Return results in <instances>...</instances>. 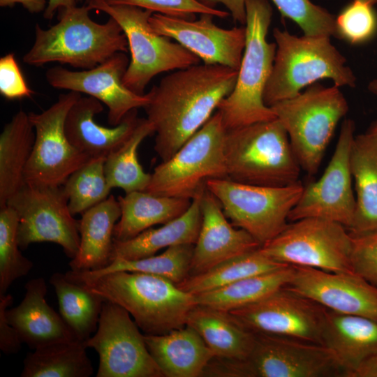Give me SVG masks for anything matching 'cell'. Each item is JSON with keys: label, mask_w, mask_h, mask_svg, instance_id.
Here are the masks:
<instances>
[{"label": "cell", "mask_w": 377, "mask_h": 377, "mask_svg": "<svg viewBox=\"0 0 377 377\" xmlns=\"http://www.w3.org/2000/svg\"><path fill=\"white\" fill-rule=\"evenodd\" d=\"M238 70L198 64L163 77L148 92L144 108L156 133L154 150L171 158L212 116L233 90Z\"/></svg>", "instance_id": "1"}, {"label": "cell", "mask_w": 377, "mask_h": 377, "mask_svg": "<svg viewBox=\"0 0 377 377\" xmlns=\"http://www.w3.org/2000/svg\"><path fill=\"white\" fill-rule=\"evenodd\" d=\"M66 277L125 309L145 334L160 335L186 326L195 295L161 276L115 272L90 276L69 270Z\"/></svg>", "instance_id": "2"}, {"label": "cell", "mask_w": 377, "mask_h": 377, "mask_svg": "<svg viewBox=\"0 0 377 377\" xmlns=\"http://www.w3.org/2000/svg\"><path fill=\"white\" fill-rule=\"evenodd\" d=\"M84 5L62 10L60 20L47 29L35 25V39L23 61L34 66L59 62L84 70L92 68L117 52H127L121 27L110 17L104 24L93 21Z\"/></svg>", "instance_id": "3"}, {"label": "cell", "mask_w": 377, "mask_h": 377, "mask_svg": "<svg viewBox=\"0 0 377 377\" xmlns=\"http://www.w3.org/2000/svg\"><path fill=\"white\" fill-rule=\"evenodd\" d=\"M246 43L235 87L218 106L226 131L276 119L263 100L275 57L267 35L272 8L267 0H245Z\"/></svg>", "instance_id": "4"}, {"label": "cell", "mask_w": 377, "mask_h": 377, "mask_svg": "<svg viewBox=\"0 0 377 377\" xmlns=\"http://www.w3.org/2000/svg\"><path fill=\"white\" fill-rule=\"evenodd\" d=\"M273 36L276 50L263 93L267 106L293 98L322 79H330L339 87L355 86L353 71L330 36L300 37L278 28L274 29Z\"/></svg>", "instance_id": "5"}, {"label": "cell", "mask_w": 377, "mask_h": 377, "mask_svg": "<svg viewBox=\"0 0 377 377\" xmlns=\"http://www.w3.org/2000/svg\"><path fill=\"white\" fill-rule=\"evenodd\" d=\"M224 154L232 181L266 186L299 182L301 168L277 119L226 131Z\"/></svg>", "instance_id": "6"}, {"label": "cell", "mask_w": 377, "mask_h": 377, "mask_svg": "<svg viewBox=\"0 0 377 377\" xmlns=\"http://www.w3.org/2000/svg\"><path fill=\"white\" fill-rule=\"evenodd\" d=\"M249 355L242 359L214 357L205 377H346L326 346L280 336L255 333Z\"/></svg>", "instance_id": "7"}, {"label": "cell", "mask_w": 377, "mask_h": 377, "mask_svg": "<svg viewBox=\"0 0 377 377\" xmlns=\"http://www.w3.org/2000/svg\"><path fill=\"white\" fill-rule=\"evenodd\" d=\"M270 108L286 130L300 168L316 174L339 121L348 110L339 87L314 83Z\"/></svg>", "instance_id": "8"}, {"label": "cell", "mask_w": 377, "mask_h": 377, "mask_svg": "<svg viewBox=\"0 0 377 377\" xmlns=\"http://www.w3.org/2000/svg\"><path fill=\"white\" fill-rule=\"evenodd\" d=\"M226 129L216 110L168 160L154 170L144 191L154 195L193 200L211 179H228L224 142Z\"/></svg>", "instance_id": "9"}, {"label": "cell", "mask_w": 377, "mask_h": 377, "mask_svg": "<svg viewBox=\"0 0 377 377\" xmlns=\"http://www.w3.org/2000/svg\"><path fill=\"white\" fill-rule=\"evenodd\" d=\"M91 10H98L115 20L128 41L131 61L123 77L126 87L144 94L151 80L159 73L198 64L200 59L170 38L156 33L149 10L128 5H112L105 0H87Z\"/></svg>", "instance_id": "10"}, {"label": "cell", "mask_w": 377, "mask_h": 377, "mask_svg": "<svg viewBox=\"0 0 377 377\" xmlns=\"http://www.w3.org/2000/svg\"><path fill=\"white\" fill-rule=\"evenodd\" d=\"M207 188L231 223L248 232L263 246L286 228L304 186L300 181L283 186H266L211 179Z\"/></svg>", "instance_id": "11"}, {"label": "cell", "mask_w": 377, "mask_h": 377, "mask_svg": "<svg viewBox=\"0 0 377 377\" xmlns=\"http://www.w3.org/2000/svg\"><path fill=\"white\" fill-rule=\"evenodd\" d=\"M288 223L260 251L274 260L332 272H353L352 235L343 225L325 219L304 218Z\"/></svg>", "instance_id": "12"}, {"label": "cell", "mask_w": 377, "mask_h": 377, "mask_svg": "<svg viewBox=\"0 0 377 377\" xmlns=\"http://www.w3.org/2000/svg\"><path fill=\"white\" fill-rule=\"evenodd\" d=\"M6 205L17 214L20 249L52 242L61 246L68 258L76 256L80 243L79 221L70 212L63 186L24 184Z\"/></svg>", "instance_id": "13"}, {"label": "cell", "mask_w": 377, "mask_h": 377, "mask_svg": "<svg viewBox=\"0 0 377 377\" xmlns=\"http://www.w3.org/2000/svg\"><path fill=\"white\" fill-rule=\"evenodd\" d=\"M81 97L74 91L61 94L40 113L29 112L35 140L24 171V183L61 186L69 176L89 161L68 139L64 123L72 105Z\"/></svg>", "instance_id": "14"}, {"label": "cell", "mask_w": 377, "mask_h": 377, "mask_svg": "<svg viewBox=\"0 0 377 377\" xmlns=\"http://www.w3.org/2000/svg\"><path fill=\"white\" fill-rule=\"evenodd\" d=\"M138 328L125 309L105 300L96 331L84 341L98 354L97 377H164Z\"/></svg>", "instance_id": "15"}, {"label": "cell", "mask_w": 377, "mask_h": 377, "mask_svg": "<svg viewBox=\"0 0 377 377\" xmlns=\"http://www.w3.org/2000/svg\"><path fill=\"white\" fill-rule=\"evenodd\" d=\"M355 128L353 120H343L334 151L324 173L318 181L304 187L288 215V221L316 217L339 223L348 230L350 228L356 208L350 165Z\"/></svg>", "instance_id": "16"}, {"label": "cell", "mask_w": 377, "mask_h": 377, "mask_svg": "<svg viewBox=\"0 0 377 377\" xmlns=\"http://www.w3.org/2000/svg\"><path fill=\"white\" fill-rule=\"evenodd\" d=\"M230 313L253 333L323 345L325 309L286 286Z\"/></svg>", "instance_id": "17"}, {"label": "cell", "mask_w": 377, "mask_h": 377, "mask_svg": "<svg viewBox=\"0 0 377 377\" xmlns=\"http://www.w3.org/2000/svg\"><path fill=\"white\" fill-rule=\"evenodd\" d=\"M129 60L126 52H117L101 64L82 71L61 66L49 68L45 77L53 88L84 93L104 103L108 109V121L118 125L133 110L145 108L148 93L138 94L123 84Z\"/></svg>", "instance_id": "18"}, {"label": "cell", "mask_w": 377, "mask_h": 377, "mask_svg": "<svg viewBox=\"0 0 377 377\" xmlns=\"http://www.w3.org/2000/svg\"><path fill=\"white\" fill-rule=\"evenodd\" d=\"M214 16L202 14L198 20H185L154 13L153 29L173 39L205 64L238 70L246 43L245 26L223 29L213 22Z\"/></svg>", "instance_id": "19"}, {"label": "cell", "mask_w": 377, "mask_h": 377, "mask_svg": "<svg viewBox=\"0 0 377 377\" xmlns=\"http://www.w3.org/2000/svg\"><path fill=\"white\" fill-rule=\"evenodd\" d=\"M285 286L328 310L377 320V287L355 273L294 266Z\"/></svg>", "instance_id": "20"}, {"label": "cell", "mask_w": 377, "mask_h": 377, "mask_svg": "<svg viewBox=\"0 0 377 377\" xmlns=\"http://www.w3.org/2000/svg\"><path fill=\"white\" fill-rule=\"evenodd\" d=\"M202 222L193 247L189 275L204 272L234 257L259 249L248 232L228 221L216 198L207 188L200 197Z\"/></svg>", "instance_id": "21"}, {"label": "cell", "mask_w": 377, "mask_h": 377, "mask_svg": "<svg viewBox=\"0 0 377 377\" xmlns=\"http://www.w3.org/2000/svg\"><path fill=\"white\" fill-rule=\"evenodd\" d=\"M103 110L102 102L92 97H80L68 110L64 123L71 143L90 158L106 157L119 147L133 133L140 118L137 109L131 110L117 126L97 124L96 114Z\"/></svg>", "instance_id": "22"}, {"label": "cell", "mask_w": 377, "mask_h": 377, "mask_svg": "<svg viewBox=\"0 0 377 377\" xmlns=\"http://www.w3.org/2000/svg\"><path fill=\"white\" fill-rule=\"evenodd\" d=\"M20 304L8 309L6 317L22 343L32 350L57 342L79 341L45 300L47 292L43 278L29 281Z\"/></svg>", "instance_id": "23"}, {"label": "cell", "mask_w": 377, "mask_h": 377, "mask_svg": "<svg viewBox=\"0 0 377 377\" xmlns=\"http://www.w3.org/2000/svg\"><path fill=\"white\" fill-rule=\"evenodd\" d=\"M164 377H201L215 357L199 334L186 325L160 335L144 334Z\"/></svg>", "instance_id": "24"}, {"label": "cell", "mask_w": 377, "mask_h": 377, "mask_svg": "<svg viewBox=\"0 0 377 377\" xmlns=\"http://www.w3.org/2000/svg\"><path fill=\"white\" fill-rule=\"evenodd\" d=\"M322 341L349 377L365 357L377 351V320L325 309Z\"/></svg>", "instance_id": "25"}, {"label": "cell", "mask_w": 377, "mask_h": 377, "mask_svg": "<svg viewBox=\"0 0 377 377\" xmlns=\"http://www.w3.org/2000/svg\"><path fill=\"white\" fill-rule=\"evenodd\" d=\"M120 216L118 200L112 195L82 214L79 220L80 248L69 263L71 270L97 271L109 265L114 229Z\"/></svg>", "instance_id": "26"}, {"label": "cell", "mask_w": 377, "mask_h": 377, "mask_svg": "<svg viewBox=\"0 0 377 377\" xmlns=\"http://www.w3.org/2000/svg\"><path fill=\"white\" fill-rule=\"evenodd\" d=\"M350 165L356 191L351 235L377 232V134L367 131L355 136Z\"/></svg>", "instance_id": "27"}, {"label": "cell", "mask_w": 377, "mask_h": 377, "mask_svg": "<svg viewBox=\"0 0 377 377\" xmlns=\"http://www.w3.org/2000/svg\"><path fill=\"white\" fill-rule=\"evenodd\" d=\"M200 197L192 200L182 215L160 228H150L126 241L114 239L110 262L116 258L135 260L149 257L176 245L195 244L202 222Z\"/></svg>", "instance_id": "28"}, {"label": "cell", "mask_w": 377, "mask_h": 377, "mask_svg": "<svg viewBox=\"0 0 377 377\" xmlns=\"http://www.w3.org/2000/svg\"><path fill=\"white\" fill-rule=\"evenodd\" d=\"M121 216L114 229V239H132L154 225L165 224L182 215L191 200L135 191L119 196Z\"/></svg>", "instance_id": "29"}, {"label": "cell", "mask_w": 377, "mask_h": 377, "mask_svg": "<svg viewBox=\"0 0 377 377\" xmlns=\"http://www.w3.org/2000/svg\"><path fill=\"white\" fill-rule=\"evenodd\" d=\"M202 337L216 357L242 359L253 348L255 333L239 323L230 312L196 304L189 312L186 325Z\"/></svg>", "instance_id": "30"}, {"label": "cell", "mask_w": 377, "mask_h": 377, "mask_svg": "<svg viewBox=\"0 0 377 377\" xmlns=\"http://www.w3.org/2000/svg\"><path fill=\"white\" fill-rule=\"evenodd\" d=\"M34 140L29 114L18 111L0 135V207L24 185V171Z\"/></svg>", "instance_id": "31"}, {"label": "cell", "mask_w": 377, "mask_h": 377, "mask_svg": "<svg viewBox=\"0 0 377 377\" xmlns=\"http://www.w3.org/2000/svg\"><path fill=\"white\" fill-rule=\"evenodd\" d=\"M50 283L54 288L61 318L79 341H86L97 330L105 300L68 279L65 273H54Z\"/></svg>", "instance_id": "32"}, {"label": "cell", "mask_w": 377, "mask_h": 377, "mask_svg": "<svg viewBox=\"0 0 377 377\" xmlns=\"http://www.w3.org/2000/svg\"><path fill=\"white\" fill-rule=\"evenodd\" d=\"M84 341L53 343L29 353L24 360L21 377H89L92 363Z\"/></svg>", "instance_id": "33"}, {"label": "cell", "mask_w": 377, "mask_h": 377, "mask_svg": "<svg viewBox=\"0 0 377 377\" xmlns=\"http://www.w3.org/2000/svg\"><path fill=\"white\" fill-rule=\"evenodd\" d=\"M293 265L249 276L224 287L195 295L197 304L230 312L251 304L288 283Z\"/></svg>", "instance_id": "34"}, {"label": "cell", "mask_w": 377, "mask_h": 377, "mask_svg": "<svg viewBox=\"0 0 377 377\" xmlns=\"http://www.w3.org/2000/svg\"><path fill=\"white\" fill-rule=\"evenodd\" d=\"M260 248L227 260L200 274L188 275L177 285L180 289L195 295L290 265L272 259Z\"/></svg>", "instance_id": "35"}, {"label": "cell", "mask_w": 377, "mask_h": 377, "mask_svg": "<svg viewBox=\"0 0 377 377\" xmlns=\"http://www.w3.org/2000/svg\"><path fill=\"white\" fill-rule=\"evenodd\" d=\"M154 133V128L146 118H140L131 136L105 158V173L110 188H121L125 193L145 191L151 174L146 172L138 158L141 142Z\"/></svg>", "instance_id": "36"}, {"label": "cell", "mask_w": 377, "mask_h": 377, "mask_svg": "<svg viewBox=\"0 0 377 377\" xmlns=\"http://www.w3.org/2000/svg\"><path fill=\"white\" fill-rule=\"evenodd\" d=\"M193 247L194 244L176 245L159 255L135 260L116 258L101 269L79 272L90 276L115 272H139L161 276L178 284L189 275Z\"/></svg>", "instance_id": "37"}, {"label": "cell", "mask_w": 377, "mask_h": 377, "mask_svg": "<svg viewBox=\"0 0 377 377\" xmlns=\"http://www.w3.org/2000/svg\"><path fill=\"white\" fill-rule=\"evenodd\" d=\"M105 158H90L71 174L63 185L68 208L73 216L82 214L110 195L112 188L105 173Z\"/></svg>", "instance_id": "38"}, {"label": "cell", "mask_w": 377, "mask_h": 377, "mask_svg": "<svg viewBox=\"0 0 377 377\" xmlns=\"http://www.w3.org/2000/svg\"><path fill=\"white\" fill-rule=\"evenodd\" d=\"M19 219L8 205L0 207V296L6 295L11 284L26 276L33 268L24 257L17 241Z\"/></svg>", "instance_id": "39"}, {"label": "cell", "mask_w": 377, "mask_h": 377, "mask_svg": "<svg viewBox=\"0 0 377 377\" xmlns=\"http://www.w3.org/2000/svg\"><path fill=\"white\" fill-rule=\"evenodd\" d=\"M283 17L295 22L304 35L336 36V17L311 0H270Z\"/></svg>", "instance_id": "40"}, {"label": "cell", "mask_w": 377, "mask_h": 377, "mask_svg": "<svg viewBox=\"0 0 377 377\" xmlns=\"http://www.w3.org/2000/svg\"><path fill=\"white\" fill-rule=\"evenodd\" d=\"M368 3L353 0L336 17L337 37L352 45L371 40L377 34V13Z\"/></svg>", "instance_id": "41"}, {"label": "cell", "mask_w": 377, "mask_h": 377, "mask_svg": "<svg viewBox=\"0 0 377 377\" xmlns=\"http://www.w3.org/2000/svg\"><path fill=\"white\" fill-rule=\"evenodd\" d=\"M112 5H128L153 13L185 20H195L197 14L225 18L230 13L208 6L198 0H105Z\"/></svg>", "instance_id": "42"}, {"label": "cell", "mask_w": 377, "mask_h": 377, "mask_svg": "<svg viewBox=\"0 0 377 377\" xmlns=\"http://www.w3.org/2000/svg\"><path fill=\"white\" fill-rule=\"evenodd\" d=\"M351 235L353 272L377 287V232Z\"/></svg>", "instance_id": "43"}, {"label": "cell", "mask_w": 377, "mask_h": 377, "mask_svg": "<svg viewBox=\"0 0 377 377\" xmlns=\"http://www.w3.org/2000/svg\"><path fill=\"white\" fill-rule=\"evenodd\" d=\"M0 94L8 100L30 98L34 94L27 84L14 53L0 59Z\"/></svg>", "instance_id": "44"}, {"label": "cell", "mask_w": 377, "mask_h": 377, "mask_svg": "<svg viewBox=\"0 0 377 377\" xmlns=\"http://www.w3.org/2000/svg\"><path fill=\"white\" fill-rule=\"evenodd\" d=\"M13 302V297L10 294L0 296V349L5 354L18 353L22 343L6 317V311Z\"/></svg>", "instance_id": "45"}, {"label": "cell", "mask_w": 377, "mask_h": 377, "mask_svg": "<svg viewBox=\"0 0 377 377\" xmlns=\"http://www.w3.org/2000/svg\"><path fill=\"white\" fill-rule=\"evenodd\" d=\"M201 3L214 8L216 4L223 5L231 15L232 19L242 25L246 23L245 0H198Z\"/></svg>", "instance_id": "46"}, {"label": "cell", "mask_w": 377, "mask_h": 377, "mask_svg": "<svg viewBox=\"0 0 377 377\" xmlns=\"http://www.w3.org/2000/svg\"><path fill=\"white\" fill-rule=\"evenodd\" d=\"M349 377H377V351L365 357Z\"/></svg>", "instance_id": "47"}, {"label": "cell", "mask_w": 377, "mask_h": 377, "mask_svg": "<svg viewBox=\"0 0 377 377\" xmlns=\"http://www.w3.org/2000/svg\"><path fill=\"white\" fill-rule=\"evenodd\" d=\"M20 3L31 13H38L45 11L46 0H0L1 7L13 8L15 4Z\"/></svg>", "instance_id": "48"}, {"label": "cell", "mask_w": 377, "mask_h": 377, "mask_svg": "<svg viewBox=\"0 0 377 377\" xmlns=\"http://www.w3.org/2000/svg\"><path fill=\"white\" fill-rule=\"evenodd\" d=\"M77 0H49L43 13L45 20H51L55 12L59 10L69 9L76 6Z\"/></svg>", "instance_id": "49"}, {"label": "cell", "mask_w": 377, "mask_h": 377, "mask_svg": "<svg viewBox=\"0 0 377 377\" xmlns=\"http://www.w3.org/2000/svg\"><path fill=\"white\" fill-rule=\"evenodd\" d=\"M368 89L371 92L377 95V79L372 80L369 83ZM367 131L377 134V120L372 123Z\"/></svg>", "instance_id": "50"}, {"label": "cell", "mask_w": 377, "mask_h": 377, "mask_svg": "<svg viewBox=\"0 0 377 377\" xmlns=\"http://www.w3.org/2000/svg\"><path fill=\"white\" fill-rule=\"evenodd\" d=\"M360 1L368 3L371 4L373 6L377 3V0H360Z\"/></svg>", "instance_id": "51"}, {"label": "cell", "mask_w": 377, "mask_h": 377, "mask_svg": "<svg viewBox=\"0 0 377 377\" xmlns=\"http://www.w3.org/2000/svg\"><path fill=\"white\" fill-rule=\"evenodd\" d=\"M82 1H84V0H77V2H81Z\"/></svg>", "instance_id": "52"}]
</instances>
